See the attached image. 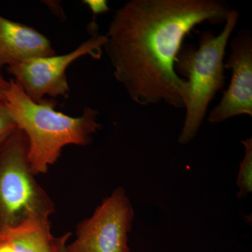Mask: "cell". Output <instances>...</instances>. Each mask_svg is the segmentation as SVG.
<instances>
[{"instance_id": "1", "label": "cell", "mask_w": 252, "mask_h": 252, "mask_svg": "<svg viewBox=\"0 0 252 252\" xmlns=\"http://www.w3.org/2000/svg\"><path fill=\"white\" fill-rule=\"evenodd\" d=\"M231 11L215 0H130L114 14L103 47L116 79L141 105L184 108L187 81L175 63L186 36L204 22L220 24Z\"/></svg>"}, {"instance_id": "2", "label": "cell", "mask_w": 252, "mask_h": 252, "mask_svg": "<svg viewBox=\"0 0 252 252\" xmlns=\"http://www.w3.org/2000/svg\"><path fill=\"white\" fill-rule=\"evenodd\" d=\"M9 82L4 102L27 138L28 158L36 175L49 171L64 147L90 144L91 135L100 128L95 109L86 107L80 117H70L56 110L53 99L35 102L14 79Z\"/></svg>"}, {"instance_id": "3", "label": "cell", "mask_w": 252, "mask_h": 252, "mask_svg": "<svg viewBox=\"0 0 252 252\" xmlns=\"http://www.w3.org/2000/svg\"><path fill=\"white\" fill-rule=\"evenodd\" d=\"M239 13L231 9L223 31L215 35L203 32L198 48L182 46L175 63V72L188 78L183 97L185 124L179 142L185 144L194 138L206 114L209 104L225 83L223 59L225 48L238 23Z\"/></svg>"}, {"instance_id": "4", "label": "cell", "mask_w": 252, "mask_h": 252, "mask_svg": "<svg viewBox=\"0 0 252 252\" xmlns=\"http://www.w3.org/2000/svg\"><path fill=\"white\" fill-rule=\"evenodd\" d=\"M35 177L27 138L17 129L0 147V228L54 213L55 204Z\"/></svg>"}, {"instance_id": "5", "label": "cell", "mask_w": 252, "mask_h": 252, "mask_svg": "<svg viewBox=\"0 0 252 252\" xmlns=\"http://www.w3.org/2000/svg\"><path fill=\"white\" fill-rule=\"evenodd\" d=\"M134 210L125 190L119 187L77 225L67 252H130L128 234Z\"/></svg>"}, {"instance_id": "6", "label": "cell", "mask_w": 252, "mask_h": 252, "mask_svg": "<svg viewBox=\"0 0 252 252\" xmlns=\"http://www.w3.org/2000/svg\"><path fill=\"white\" fill-rule=\"evenodd\" d=\"M105 41V36L93 35L71 52L23 61L8 67V72L14 76V80L35 102H40L46 95L67 97L69 94L66 76L67 67L83 56L100 59Z\"/></svg>"}, {"instance_id": "7", "label": "cell", "mask_w": 252, "mask_h": 252, "mask_svg": "<svg viewBox=\"0 0 252 252\" xmlns=\"http://www.w3.org/2000/svg\"><path fill=\"white\" fill-rule=\"evenodd\" d=\"M231 52L224 69L231 71L228 89L216 107L210 112L208 121L224 122L237 116H252V36L242 30L230 42Z\"/></svg>"}, {"instance_id": "8", "label": "cell", "mask_w": 252, "mask_h": 252, "mask_svg": "<svg viewBox=\"0 0 252 252\" xmlns=\"http://www.w3.org/2000/svg\"><path fill=\"white\" fill-rule=\"evenodd\" d=\"M55 54L45 35L30 26L0 16V70L4 66Z\"/></svg>"}, {"instance_id": "9", "label": "cell", "mask_w": 252, "mask_h": 252, "mask_svg": "<svg viewBox=\"0 0 252 252\" xmlns=\"http://www.w3.org/2000/svg\"><path fill=\"white\" fill-rule=\"evenodd\" d=\"M0 237L14 252H52L56 238L49 219L28 220L16 226L0 228Z\"/></svg>"}, {"instance_id": "10", "label": "cell", "mask_w": 252, "mask_h": 252, "mask_svg": "<svg viewBox=\"0 0 252 252\" xmlns=\"http://www.w3.org/2000/svg\"><path fill=\"white\" fill-rule=\"evenodd\" d=\"M243 144L245 148V158L240 165L237 181L240 198L246 196L252 190V139L243 141Z\"/></svg>"}, {"instance_id": "11", "label": "cell", "mask_w": 252, "mask_h": 252, "mask_svg": "<svg viewBox=\"0 0 252 252\" xmlns=\"http://www.w3.org/2000/svg\"><path fill=\"white\" fill-rule=\"evenodd\" d=\"M17 130L4 101L0 100V147Z\"/></svg>"}, {"instance_id": "12", "label": "cell", "mask_w": 252, "mask_h": 252, "mask_svg": "<svg viewBox=\"0 0 252 252\" xmlns=\"http://www.w3.org/2000/svg\"><path fill=\"white\" fill-rule=\"evenodd\" d=\"M84 3L89 6L94 14V22L92 23L93 25H94V19H95L96 15L103 14L109 10L107 1L105 0H85L84 1Z\"/></svg>"}, {"instance_id": "13", "label": "cell", "mask_w": 252, "mask_h": 252, "mask_svg": "<svg viewBox=\"0 0 252 252\" xmlns=\"http://www.w3.org/2000/svg\"><path fill=\"white\" fill-rule=\"evenodd\" d=\"M71 235H72V233H66L61 236L55 238L52 252H66V247H67L68 240Z\"/></svg>"}, {"instance_id": "14", "label": "cell", "mask_w": 252, "mask_h": 252, "mask_svg": "<svg viewBox=\"0 0 252 252\" xmlns=\"http://www.w3.org/2000/svg\"><path fill=\"white\" fill-rule=\"evenodd\" d=\"M9 84V81L5 80L0 72V100L4 101V94Z\"/></svg>"}]
</instances>
